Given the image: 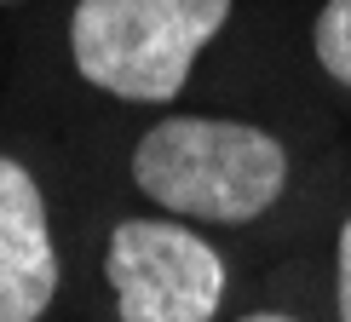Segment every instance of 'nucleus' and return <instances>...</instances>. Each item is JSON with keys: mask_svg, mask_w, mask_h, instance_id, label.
Masks as SVG:
<instances>
[{"mask_svg": "<svg viewBox=\"0 0 351 322\" xmlns=\"http://www.w3.org/2000/svg\"><path fill=\"white\" fill-rule=\"evenodd\" d=\"M115 173L144 208L247 242L294 219L311 184V156L265 115L173 104L127 133Z\"/></svg>", "mask_w": 351, "mask_h": 322, "instance_id": "f257e3e1", "label": "nucleus"}, {"mask_svg": "<svg viewBox=\"0 0 351 322\" xmlns=\"http://www.w3.org/2000/svg\"><path fill=\"white\" fill-rule=\"evenodd\" d=\"M242 0H69L58 47L81 92L115 110H173L237 29Z\"/></svg>", "mask_w": 351, "mask_h": 322, "instance_id": "f03ea898", "label": "nucleus"}, {"mask_svg": "<svg viewBox=\"0 0 351 322\" xmlns=\"http://www.w3.org/2000/svg\"><path fill=\"white\" fill-rule=\"evenodd\" d=\"M86 282L104 322H230L242 311L237 242L144 201L98 219Z\"/></svg>", "mask_w": 351, "mask_h": 322, "instance_id": "7ed1b4c3", "label": "nucleus"}, {"mask_svg": "<svg viewBox=\"0 0 351 322\" xmlns=\"http://www.w3.org/2000/svg\"><path fill=\"white\" fill-rule=\"evenodd\" d=\"M69 294V236L52 173L0 144V322H52Z\"/></svg>", "mask_w": 351, "mask_h": 322, "instance_id": "20e7f679", "label": "nucleus"}, {"mask_svg": "<svg viewBox=\"0 0 351 322\" xmlns=\"http://www.w3.org/2000/svg\"><path fill=\"white\" fill-rule=\"evenodd\" d=\"M300 47L311 75L351 104V0H311V12L300 23Z\"/></svg>", "mask_w": 351, "mask_h": 322, "instance_id": "39448f33", "label": "nucleus"}, {"mask_svg": "<svg viewBox=\"0 0 351 322\" xmlns=\"http://www.w3.org/2000/svg\"><path fill=\"white\" fill-rule=\"evenodd\" d=\"M328 271H323V311L328 322H351V184L334 201V225H328Z\"/></svg>", "mask_w": 351, "mask_h": 322, "instance_id": "423d86ee", "label": "nucleus"}, {"mask_svg": "<svg viewBox=\"0 0 351 322\" xmlns=\"http://www.w3.org/2000/svg\"><path fill=\"white\" fill-rule=\"evenodd\" d=\"M323 305V294H317ZM305 294H288V288H276V294H259V299H242V311L230 322H328V311H317Z\"/></svg>", "mask_w": 351, "mask_h": 322, "instance_id": "0eeeda50", "label": "nucleus"}, {"mask_svg": "<svg viewBox=\"0 0 351 322\" xmlns=\"http://www.w3.org/2000/svg\"><path fill=\"white\" fill-rule=\"evenodd\" d=\"M12 6H29V0H0V12H12Z\"/></svg>", "mask_w": 351, "mask_h": 322, "instance_id": "6e6552de", "label": "nucleus"}]
</instances>
